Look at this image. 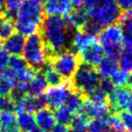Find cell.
<instances>
[{"mask_svg": "<svg viewBox=\"0 0 132 132\" xmlns=\"http://www.w3.org/2000/svg\"><path fill=\"white\" fill-rule=\"evenodd\" d=\"M73 33V29L68 25L65 16H44L39 34L46 49L47 59L64 50L70 49V42Z\"/></svg>", "mask_w": 132, "mask_h": 132, "instance_id": "cell-1", "label": "cell"}, {"mask_svg": "<svg viewBox=\"0 0 132 132\" xmlns=\"http://www.w3.org/2000/svg\"><path fill=\"white\" fill-rule=\"evenodd\" d=\"M44 19L42 3L36 0H25L19 7L15 19V29L22 36H31L40 30Z\"/></svg>", "mask_w": 132, "mask_h": 132, "instance_id": "cell-2", "label": "cell"}, {"mask_svg": "<svg viewBox=\"0 0 132 132\" xmlns=\"http://www.w3.org/2000/svg\"><path fill=\"white\" fill-rule=\"evenodd\" d=\"M21 54L29 67L35 70H42L44 68L47 62V53L40 34L36 33L28 37Z\"/></svg>", "mask_w": 132, "mask_h": 132, "instance_id": "cell-3", "label": "cell"}, {"mask_svg": "<svg viewBox=\"0 0 132 132\" xmlns=\"http://www.w3.org/2000/svg\"><path fill=\"white\" fill-rule=\"evenodd\" d=\"M47 61L66 81L70 80L72 78L81 64V60L78 54L71 49H67L60 52L48 58Z\"/></svg>", "mask_w": 132, "mask_h": 132, "instance_id": "cell-4", "label": "cell"}, {"mask_svg": "<svg viewBox=\"0 0 132 132\" xmlns=\"http://www.w3.org/2000/svg\"><path fill=\"white\" fill-rule=\"evenodd\" d=\"M100 77L95 67L81 63L71 78L74 89L83 94L84 96L99 87Z\"/></svg>", "mask_w": 132, "mask_h": 132, "instance_id": "cell-5", "label": "cell"}, {"mask_svg": "<svg viewBox=\"0 0 132 132\" xmlns=\"http://www.w3.org/2000/svg\"><path fill=\"white\" fill-rule=\"evenodd\" d=\"M121 14V9L118 7L115 0H99L97 6L89 14V18L103 29L118 23Z\"/></svg>", "mask_w": 132, "mask_h": 132, "instance_id": "cell-6", "label": "cell"}, {"mask_svg": "<svg viewBox=\"0 0 132 132\" xmlns=\"http://www.w3.org/2000/svg\"><path fill=\"white\" fill-rule=\"evenodd\" d=\"M132 100V91L127 87H118L108 95V105L112 114L127 109Z\"/></svg>", "mask_w": 132, "mask_h": 132, "instance_id": "cell-7", "label": "cell"}, {"mask_svg": "<svg viewBox=\"0 0 132 132\" xmlns=\"http://www.w3.org/2000/svg\"><path fill=\"white\" fill-rule=\"evenodd\" d=\"M69 92H70L69 80L65 81L62 85L47 88L46 91L44 92V96H45L48 107L52 110H54L59 106L64 105Z\"/></svg>", "mask_w": 132, "mask_h": 132, "instance_id": "cell-8", "label": "cell"}, {"mask_svg": "<svg viewBox=\"0 0 132 132\" xmlns=\"http://www.w3.org/2000/svg\"><path fill=\"white\" fill-rule=\"evenodd\" d=\"M98 44L103 46L122 44V32L119 24L107 26L98 34Z\"/></svg>", "mask_w": 132, "mask_h": 132, "instance_id": "cell-9", "label": "cell"}, {"mask_svg": "<svg viewBox=\"0 0 132 132\" xmlns=\"http://www.w3.org/2000/svg\"><path fill=\"white\" fill-rule=\"evenodd\" d=\"M109 112L110 109L108 103H96L88 98H85L79 113L83 114L89 120H93L96 118L106 117Z\"/></svg>", "mask_w": 132, "mask_h": 132, "instance_id": "cell-10", "label": "cell"}, {"mask_svg": "<svg viewBox=\"0 0 132 132\" xmlns=\"http://www.w3.org/2000/svg\"><path fill=\"white\" fill-rule=\"evenodd\" d=\"M81 60V63H84L90 66L95 67L99 64V62L103 59L104 52L101 45L96 42L84 48L83 50L77 53Z\"/></svg>", "mask_w": 132, "mask_h": 132, "instance_id": "cell-11", "label": "cell"}, {"mask_svg": "<svg viewBox=\"0 0 132 132\" xmlns=\"http://www.w3.org/2000/svg\"><path fill=\"white\" fill-rule=\"evenodd\" d=\"M44 3L43 9L47 15L66 16L72 10L70 0H45Z\"/></svg>", "mask_w": 132, "mask_h": 132, "instance_id": "cell-12", "label": "cell"}, {"mask_svg": "<svg viewBox=\"0 0 132 132\" xmlns=\"http://www.w3.org/2000/svg\"><path fill=\"white\" fill-rule=\"evenodd\" d=\"M118 24L122 32V43L125 46L132 49V9L121 13Z\"/></svg>", "mask_w": 132, "mask_h": 132, "instance_id": "cell-13", "label": "cell"}, {"mask_svg": "<svg viewBox=\"0 0 132 132\" xmlns=\"http://www.w3.org/2000/svg\"><path fill=\"white\" fill-rule=\"evenodd\" d=\"M35 120H36V125L39 126V128L46 132L51 131L53 126L56 125L54 112L47 106L36 112Z\"/></svg>", "mask_w": 132, "mask_h": 132, "instance_id": "cell-14", "label": "cell"}, {"mask_svg": "<svg viewBox=\"0 0 132 132\" xmlns=\"http://www.w3.org/2000/svg\"><path fill=\"white\" fill-rule=\"evenodd\" d=\"M25 44V37L19 33H14L7 38L2 44L3 49L8 54L13 56H19L22 53Z\"/></svg>", "mask_w": 132, "mask_h": 132, "instance_id": "cell-15", "label": "cell"}, {"mask_svg": "<svg viewBox=\"0 0 132 132\" xmlns=\"http://www.w3.org/2000/svg\"><path fill=\"white\" fill-rule=\"evenodd\" d=\"M95 36L90 35L88 33H85L81 30H76L72 35L71 42H70V49L74 52H80L87 46L96 43Z\"/></svg>", "mask_w": 132, "mask_h": 132, "instance_id": "cell-16", "label": "cell"}, {"mask_svg": "<svg viewBox=\"0 0 132 132\" xmlns=\"http://www.w3.org/2000/svg\"><path fill=\"white\" fill-rule=\"evenodd\" d=\"M66 21L68 25L72 29L79 30L82 28V26L84 25L86 22L88 21L89 15L87 11L84 9V7H76L74 10L71 11L65 16Z\"/></svg>", "mask_w": 132, "mask_h": 132, "instance_id": "cell-17", "label": "cell"}, {"mask_svg": "<svg viewBox=\"0 0 132 132\" xmlns=\"http://www.w3.org/2000/svg\"><path fill=\"white\" fill-rule=\"evenodd\" d=\"M97 73L99 74V76H101L102 78L105 77H110L112 76L118 70H119V62L118 60L110 57H103V59L99 62L97 65Z\"/></svg>", "mask_w": 132, "mask_h": 132, "instance_id": "cell-18", "label": "cell"}, {"mask_svg": "<svg viewBox=\"0 0 132 132\" xmlns=\"http://www.w3.org/2000/svg\"><path fill=\"white\" fill-rule=\"evenodd\" d=\"M47 82L44 77L43 70H37L32 81L30 82L29 94L33 95H40L44 94L47 89Z\"/></svg>", "mask_w": 132, "mask_h": 132, "instance_id": "cell-19", "label": "cell"}, {"mask_svg": "<svg viewBox=\"0 0 132 132\" xmlns=\"http://www.w3.org/2000/svg\"><path fill=\"white\" fill-rule=\"evenodd\" d=\"M16 121L21 132H30L36 128V120L32 113L19 111L16 112Z\"/></svg>", "mask_w": 132, "mask_h": 132, "instance_id": "cell-20", "label": "cell"}, {"mask_svg": "<svg viewBox=\"0 0 132 132\" xmlns=\"http://www.w3.org/2000/svg\"><path fill=\"white\" fill-rule=\"evenodd\" d=\"M0 127L7 132H20L16 116L11 112H0Z\"/></svg>", "mask_w": 132, "mask_h": 132, "instance_id": "cell-21", "label": "cell"}, {"mask_svg": "<svg viewBox=\"0 0 132 132\" xmlns=\"http://www.w3.org/2000/svg\"><path fill=\"white\" fill-rule=\"evenodd\" d=\"M43 72L44 74V77L46 79L47 84L50 87H56V86H59V85H62L65 82L64 79H63V77L53 69V67L50 65V63L48 62V61L44 65Z\"/></svg>", "mask_w": 132, "mask_h": 132, "instance_id": "cell-22", "label": "cell"}, {"mask_svg": "<svg viewBox=\"0 0 132 132\" xmlns=\"http://www.w3.org/2000/svg\"><path fill=\"white\" fill-rule=\"evenodd\" d=\"M110 129V123L108 117L96 118L89 121L87 125L88 132H106Z\"/></svg>", "mask_w": 132, "mask_h": 132, "instance_id": "cell-23", "label": "cell"}, {"mask_svg": "<svg viewBox=\"0 0 132 132\" xmlns=\"http://www.w3.org/2000/svg\"><path fill=\"white\" fill-rule=\"evenodd\" d=\"M15 31V22L14 20L8 19L4 14L0 15V40H6Z\"/></svg>", "mask_w": 132, "mask_h": 132, "instance_id": "cell-24", "label": "cell"}, {"mask_svg": "<svg viewBox=\"0 0 132 132\" xmlns=\"http://www.w3.org/2000/svg\"><path fill=\"white\" fill-rule=\"evenodd\" d=\"M121 70L126 72H132V49L128 47H123L121 56L118 60Z\"/></svg>", "mask_w": 132, "mask_h": 132, "instance_id": "cell-25", "label": "cell"}, {"mask_svg": "<svg viewBox=\"0 0 132 132\" xmlns=\"http://www.w3.org/2000/svg\"><path fill=\"white\" fill-rule=\"evenodd\" d=\"M24 1L25 0H5V9L3 12L4 15L15 21L18 10Z\"/></svg>", "mask_w": 132, "mask_h": 132, "instance_id": "cell-26", "label": "cell"}, {"mask_svg": "<svg viewBox=\"0 0 132 132\" xmlns=\"http://www.w3.org/2000/svg\"><path fill=\"white\" fill-rule=\"evenodd\" d=\"M53 112H54L56 121H58L61 125H70L71 120H72V117H73V114L71 113L65 105L59 106L58 108L54 109Z\"/></svg>", "mask_w": 132, "mask_h": 132, "instance_id": "cell-27", "label": "cell"}, {"mask_svg": "<svg viewBox=\"0 0 132 132\" xmlns=\"http://www.w3.org/2000/svg\"><path fill=\"white\" fill-rule=\"evenodd\" d=\"M36 70H35V69H33V68L27 66L26 68H24L23 70H19V71H18V72H15V81L30 84V82L32 81L34 75H35V73H36Z\"/></svg>", "mask_w": 132, "mask_h": 132, "instance_id": "cell-28", "label": "cell"}, {"mask_svg": "<svg viewBox=\"0 0 132 132\" xmlns=\"http://www.w3.org/2000/svg\"><path fill=\"white\" fill-rule=\"evenodd\" d=\"M89 119L85 117L83 114H74L72 120L70 121V129L73 130H87V125L89 122Z\"/></svg>", "mask_w": 132, "mask_h": 132, "instance_id": "cell-29", "label": "cell"}, {"mask_svg": "<svg viewBox=\"0 0 132 132\" xmlns=\"http://www.w3.org/2000/svg\"><path fill=\"white\" fill-rule=\"evenodd\" d=\"M85 98H88L96 103H108V95L99 87L86 95Z\"/></svg>", "mask_w": 132, "mask_h": 132, "instance_id": "cell-30", "label": "cell"}, {"mask_svg": "<svg viewBox=\"0 0 132 132\" xmlns=\"http://www.w3.org/2000/svg\"><path fill=\"white\" fill-rule=\"evenodd\" d=\"M15 103L11 96L4 95L0 96V112H15Z\"/></svg>", "mask_w": 132, "mask_h": 132, "instance_id": "cell-31", "label": "cell"}, {"mask_svg": "<svg viewBox=\"0 0 132 132\" xmlns=\"http://www.w3.org/2000/svg\"><path fill=\"white\" fill-rule=\"evenodd\" d=\"M28 66L27 63L24 61V59L19 57V56H13L10 58V62H9V69L12 70L14 72H18L19 70H23L24 68Z\"/></svg>", "mask_w": 132, "mask_h": 132, "instance_id": "cell-32", "label": "cell"}, {"mask_svg": "<svg viewBox=\"0 0 132 132\" xmlns=\"http://www.w3.org/2000/svg\"><path fill=\"white\" fill-rule=\"evenodd\" d=\"M127 75H128V72L120 69L111 76V80L113 82V84L115 85V87H123L126 83Z\"/></svg>", "mask_w": 132, "mask_h": 132, "instance_id": "cell-33", "label": "cell"}, {"mask_svg": "<svg viewBox=\"0 0 132 132\" xmlns=\"http://www.w3.org/2000/svg\"><path fill=\"white\" fill-rule=\"evenodd\" d=\"M108 120H109V123H110V128L118 132H125L123 125L119 117V114H111L108 117Z\"/></svg>", "mask_w": 132, "mask_h": 132, "instance_id": "cell-34", "label": "cell"}, {"mask_svg": "<svg viewBox=\"0 0 132 132\" xmlns=\"http://www.w3.org/2000/svg\"><path fill=\"white\" fill-rule=\"evenodd\" d=\"M118 114H119V117L121 119L125 130L132 132V114L126 112V111H121Z\"/></svg>", "mask_w": 132, "mask_h": 132, "instance_id": "cell-35", "label": "cell"}, {"mask_svg": "<svg viewBox=\"0 0 132 132\" xmlns=\"http://www.w3.org/2000/svg\"><path fill=\"white\" fill-rule=\"evenodd\" d=\"M99 88L102 90L107 95H109L111 93L115 90V85L109 77H105V78H100L99 81Z\"/></svg>", "mask_w": 132, "mask_h": 132, "instance_id": "cell-36", "label": "cell"}, {"mask_svg": "<svg viewBox=\"0 0 132 132\" xmlns=\"http://www.w3.org/2000/svg\"><path fill=\"white\" fill-rule=\"evenodd\" d=\"M10 56L7 52L4 49L0 48V71L1 70H6L9 66V62H10Z\"/></svg>", "mask_w": 132, "mask_h": 132, "instance_id": "cell-37", "label": "cell"}, {"mask_svg": "<svg viewBox=\"0 0 132 132\" xmlns=\"http://www.w3.org/2000/svg\"><path fill=\"white\" fill-rule=\"evenodd\" d=\"M118 7L123 11L132 9V0H115Z\"/></svg>", "mask_w": 132, "mask_h": 132, "instance_id": "cell-38", "label": "cell"}, {"mask_svg": "<svg viewBox=\"0 0 132 132\" xmlns=\"http://www.w3.org/2000/svg\"><path fill=\"white\" fill-rule=\"evenodd\" d=\"M99 0H84V9L87 11L88 15L97 6Z\"/></svg>", "mask_w": 132, "mask_h": 132, "instance_id": "cell-39", "label": "cell"}, {"mask_svg": "<svg viewBox=\"0 0 132 132\" xmlns=\"http://www.w3.org/2000/svg\"><path fill=\"white\" fill-rule=\"evenodd\" d=\"M51 132H70V128L65 125L57 123L53 126V128L51 129Z\"/></svg>", "mask_w": 132, "mask_h": 132, "instance_id": "cell-40", "label": "cell"}, {"mask_svg": "<svg viewBox=\"0 0 132 132\" xmlns=\"http://www.w3.org/2000/svg\"><path fill=\"white\" fill-rule=\"evenodd\" d=\"M125 87L129 88L132 91V72L128 73L127 78H126V83H125Z\"/></svg>", "mask_w": 132, "mask_h": 132, "instance_id": "cell-41", "label": "cell"}, {"mask_svg": "<svg viewBox=\"0 0 132 132\" xmlns=\"http://www.w3.org/2000/svg\"><path fill=\"white\" fill-rule=\"evenodd\" d=\"M71 6H75L76 7H81L84 4V0H70Z\"/></svg>", "mask_w": 132, "mask_h": 132, "instance_id": "cell-42", "label": "cell"}, {"mask_svg": "<svg viewBox=\"0 0 132 132\" xmlns=\"http://www.w3.org/2000/svg\"><path fill=\"white\" fill-rule=\"evenodd\" d=\"M30 132H46V131L42 130V129H40V128H35V129H33L32 131H30Z\"/></svg>", "mask_w": 132, "mask_h": 132, "instance_id": "cell-43", "label": "cell"}, {"mask_svg": "<svg viewBox=\"0 0 132 132\" xmlns=\"http://www.w3.org/2000/svg\"><path fill=\"white\" fill-rule=\"evenodd\" d=\"M127 108H128V112H129V113L132 114V100H131V102H130V104L128 105V107H127Z\"/></svg>", "mask_w": 132, "mask_h": 132, "instance_id": "cell-44", "label": "cell"}, {"mask_svg": "<svg viewBox=\"0 0 132 132\" xmlns=\"http://www.w3.org/2000/svg\"><path fill=\"white\" fill-rule=\"evenodd\" d=\"M70 132H88L87 130H73V129H70Z\"/></svg>", "mask_w": 132, "mask_h": 132, "instance_id": "cell-45", "label": "cell"}, {"mask_svg": "<svg viewBox=\"0 0 132 132\" xmlns=\"http://www.w3.org/2000/svg\"><path fill=\"white\" fill-rule=\"evenodd\" d=\"M5 5V0H0V8H3Z\"/></svg>", "mask_w": 132, "mask_h": 132, "instance_id": "cell-46", "label": "cell"}, {"mask_svg": "<svg viewBox=\"0 0 132 132\" xmlns=\"http://www.w3.org/2000/svg\"><path fill=\"white\" fill-rule=\"evenodd\" d=\"M4 12V8H0V15H2Z\"/></svg>", "mask_w": 132, "mask_h": 132, "instance_id": "cell-47", "label": "cell"}, {"mask_svg": "<svg viewBox=\"0 0 132 132\" xmlns=\"http://www.w3.org/2000/svg\"><path fill=\"white\" fill-rule=\"evenodd\" d=\"M36 1H38V2H40V3H44L45 0H36Z\"/></svg>", "mask_w": 132, "mask_h": 132, "instance_id": "cell-48", "label": "cell"}, {"mask_svg": "<svg viewBox=\"0 0 132 132\" xmlns=\"http://www.w3.org/2000/svg\"><path fill=\"white\" fill-rule=\"evenodd\" d=\"M1 46H2V40H0V48H1Z\"/></svg>", "mask_w": 132, "mask_h": 132, "instance_id": "cell-49", "label": "cell"}, {"mask_svg": "<svg viewBox=\"0 0 132 132\" xmlns=\"http://www.w3.org/2000/svg\"><path fill=\"white\" fill-rule=\"evenodd\" d=\"M106 132H118V131H115V130H112V131H106Z\"/></svg>", "mask_w": 132, "mask_h": 132, "instance_id": "cell-50", "label": "cell"}, {"mask_svg": "<svg viewBox=\"0 0 132 132\" xmlns=\"http://www.w3.org/2000/svg\"><path fill=\"white\" fill-rule=\"evenodd\" d=\"M0 132H7V131H4V130H2V129H1V130H0Z\"/></svg>", "mask_w": 132, "mask_h": 132, "instance_id": "cell-51", "label": "cell"}]
</instances>
